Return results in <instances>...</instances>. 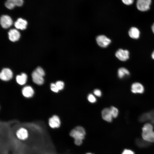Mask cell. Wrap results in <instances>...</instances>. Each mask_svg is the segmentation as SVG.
<instances>
[{
	"instance_id": "cell-1",
	"label": "cell",
	"mask_w": 154,
	"mask_h": 154,
	"mask_svg": "<svg viewBox=\"0 0 154 154\" xmlns=\"http://www.w3.org/2000/svg\"><path fill=\"white\" fill-rule=\"evenodd\" d=\"M85 134L84 129L80 126L76 127L71 131L70 133V135L74 139L75 144L77 145H80L82 144Z\"/></svg>"
},
{
	"instance_id": "cell-2",
	"label": "cell",
	"mask_w": 154,
	"mask_h": 154,
	"mask_svg": "<svg viewBox=\"0 0 154 154\" xmlns=\"http://www.w3.org/2000/svg\"><path fill=\"white\" fill-rule=\"evenodd\" d=\"M142 138L150 143H154V131L153 125L151 123H145L142 128Z\"/></svg>"
},
{
	"instance_id": "cell-3",
	"label": "cell",
	"mask_w": 154,
	"mask_h": 154,
	"mask_svg": "<svg viewBox=\"0 0 154 154\" xmlns=\"http://www.w3.org/2000/svg\"><path fill=\"white\" fill-rule=\"evenodd\" d=\"M17 138L19 140L25 141L27 140L29 137V133L27 130L23 127L18 129L15 133Z\"/></svg>"
},
{
	"instance_id": "cell-4",
	"label": "cell",
	"mask_w": 154,
	"mask_h": 154,
	"mask_svg": "<svg viewBox=\"0 0 154 154\" xmlns=\"http://www.w3.org/2000/svg\"><path fill=\"white\" fill-rule=\"evenodd\" d=\"M151 2V0H137V8L141 11H147L150 9Z\"/></svg>"
},
{
	"instance_id": "cell-5",
	"label": "cell",
	"mask_w": 154,
	"mask_h": 154,
	"mask_svg": "<svg viewBox=\"0 0 154 154\" xmlns=\"http://www.w3.org/2000/svg\"><path fill=\"white\" fill-rule=\"evenodd\" d=\"M97 42L100 47L105 48L107 47L111 43V40L104 35L98 36L96 38Z\"/></svg>"
},
{
	"instance_id": "cell-6",
	"label": "cell",
	"mask_w": 154,
	"mask_h": 154,
	"mask_svg": "<svg viewBox=\"0 0 154 154\" xmlns=\"http://www.w3.org/2000/svg\"><path fill=\"white\" fill-rule=\"evenodd\" d=\"M13 73L12 71L9 68L3 69L0 74V78L2 80L7 81L12 78Z\"/></svg>"
},
{
	"instance_id": "cell-7",
	"label": "cell",
	"mask_w": 154,
	"mask_h": 154,
	"mask_svg": "<svg viewBox=\"0 0 154 154\" xmlns=\"http://www.w3.org/2000/svg\"><path fill=\"white\" fill-rule=\"evenodd\" d=\"M0 23L2 27L7 29L12 25L13 21L11 18L9 16L3 15L1 17Z\"/></svg>"
},
{
	"instance_id": "cell-8",
	"label": "cell",
	"mask_w": 154,
	"mask_h": 154,
	"mask_svg": "<svg viewBox=\"0 0 154 154\" xmlns=\"http://www.w3.org/2000/svg\"><path fill=\"white\" fill-rule=\"evenodd\" d=\"M144 90L143 85L138 82L133 83L131 86V91L134 94H142L144 92Z\"/></svg>"
},
{
	"instance_id": "cell-9",
	"label": "cell",
	"mask_w": 154,
	"mask_h": 154,
	"mask_svg": "<svg viewBox=\"0 0 154 154\" xmlns=\"http://www.w3.org/2000/svg\"><path fill=\"white\" fill-rule=\"evenodd\" d=\"M129 53L127 50H123L120 49L116 52L115 55L120 60L125 61L129 58Z\"/></svg>"
},
{
	"instance_id": "cell-10",
	"label": "cell",
	"mask_w": 154,
	"mask_h": 154,
	"mask_svg": "<svg viewBox=\"0 0 154 154\" xmlns=\"http://www.w3.org/2000/svg\"><path fill=\"white\" fill-rule=\"evenodd\" d=\"M32 77L33 82L36 84L41 85L43 83V76L35 70L32 73Z\"/></svg>"
},
{
	"instance_id": "cell-11",
	"label": "cell",
	"mask_w": 154,
	"mask_h": 154,
	"mask_svg": "<svg viewBox=\"0 0 154 154\" xmlns=\"http://www.w3.org/2000/svg\"><path fill=\"white\" fill-rule=\"evenodd\" d=\"M60 124V118L57 116L54 115L49 119V125L52 128L54 129L59 127Z\"/></svg>"
},
{
	"instance_id": "cell-12",
	"label": "cell",
	"mask_w": 154,
	"mask_h": 154,
	"mask_svg": "<svg viewBox=\"0 0 154 154\" xmlns=\"http://www.w3.org/2000/svg\"><path fill=\"white\" fill-rule=\"evenodd\" d=\"M9 38L11 41L15 42L19 39L20 37V33L16 29H11L8 33Z\"/></svg>"
},
{
	"instance_id": "cell-13",
	"label": "cell",
	"mask_w": 154,
	"mask_h": 154,
	"mask_svg": "<svg viewBox=\"0 0 154 154\" xmlns=\"http://www.w3.org/2000/svg\"><path fill=\"white\" fill-rule=\"evenodd\" d=\"M102 116L103 119L106 121L110 122L112 121L113 117L110 108L104 109L102 112Z\"/></svg>"
},
{
	"instance_id": "cell-14",
	"label": "cell",
	"mask_w": 154,
	"mask_h": 154,
	"mask_svg": "<svg viewBox=\"0 0 154 154\" xmlns=\"http://www.w3.org/2000/svg\"><path fill=\"white\" fill-rule=\"evenodd\" d=\"M27 24V21L21 18H19L15 22V27L18 29L23 30L26 28Z\"/></svg>"
},
{
	"instance_id": "cell-15",
	"label": "cell",
	"mask_w": 154,
	"mask_h": 154,
	"mask_svg": "<svg viewBox=\"0 0 154 154\" xmlns=\"http://www.w3.org/2000/svg\"><path fill=\"white\" fill-rule=\"evenodd\" d=\"M22 92L24 97L29 98L33 96L34 94V91L31 86H26L23 88Z\"/></svg>"
},
{
	"instance_id": "cell-16",
	"label": "cell",
	"mask_w": 154,
	"mask_h": 154,
	"mask_svg": "<svg viewBox=\"0 0 154 154\" xmlns=\"http://www.w3.org/2000/svg\"><path fill=\"white\" fill-rule=\"evenodd\" d=\"M27 76L25 73H22L20 75H18L16 77L17 82L20 85H22L25 84L27 80Z\"/></svg>"
},
{
	"instance_id": "cell-17",
	"label": "cell",
	"mask_w": 154,
	"mask_h": 154,
	"mask_svg": "<svg viewBox=\"0 0 154 154\" xmlns=\"http://www.w3.org/2000/svg\"><path fill=\"white\" fill-rule=\"evenodd\" d=\"M129 35L131 38L134 39H137L139 36V31L137 28L135 27H132L129 31Z\"/></svg>"
},
{
	"instance_id": "cell-18",
	"label": "cell",
	"mask_w": 154,
	"mask_h": 154,
	"mask_svg": "<svg viewBox=\"0 0 154 154\" xmlns=\"http://www.w3.org/2000/svg\"><path fill=\"white\" fill-rule=\"evenodd\" d=\"M135 143L137 146L141 148H144L148 147L151 144L150 143L142 139L137 138L135 140Z\"/></svg>"
},
{
	"instance_id": "cell-19",
	"label": "cell",
	"mask_w": 154,
	"mask_h": 154,
	"mask_svg": "<svg viewBox=\"0 0 154 154\" xmlns=\"http://www.w3.org/2000/svg\"><path fill=\"white\" fill-rule=\"evenodd\" d=\"M129 71L125 68H121L118 70L117 75L120 78H123L129 76Z\"/></svg>"
},
{
	"instance_id": "cell-20",
	"label": "cell",
	"mask_w": 154,
	"mask_h": 154,
	"mask_svg": "<svg viewBox=\"0 0 154 154\" xmlns=\"http://www.w3.org/2000/svg\"><path fill=\"white\" fill-rule=\"evenodd\" d=\"M150 115L149 112L144 113L142 114L139 117V121L141 122H145L150 121Z\"/></svg>"
},
{
	"instance_id": "cell-21",
	"label": "cell",
	"mask_w": 154,
	"mask_h": 154,
	"mask_svg": "<svg viewBox=\"0 0 154 154\" xmlns=\"http://www.w3.org/2000/svg\"><path fill=\"white\" fill-rule=\"evenodd\" d=\"M110 109L113 118L117 117L119 113L118 109L116 108L113 106H111Z\"/></svg>"
},
{
	"instance_id": "cell-22",
	"label": "cell",
	"mask_w": 154,
	"mask_h": 154,
	"mask_svg": "<svg viewBox=\"0 0 154 154\" xmlns=\"http://www.w3.org/2000/svg\"><path fill=\"white\" fill-rule=\"evenodd\" d=\"M5 5L6 7L10 9H13L16 5L11 0H7L5 2Z\"/></svg>"
},
{
	"instance_id": "cell-23",
	"label": "cell",
	"mask_w": 154,
	"mask_h": 154,
	"mask_svg": "<svg viewBox=\"0 0 154 154\" xmlns=\"http://www.w3.org/2000/svg\"><path fill=\"white\" fill-rule=\"evenodd\" d=\"M55 84L59 90H62L64 88V85L63 82L58 81H57Z\"/></svg>"
},
{
	"instance_id": "cell-24",
	"label": "cell",
	"mask_w": 154,
	"mask_h": 154,
	"mask_svg": "<svg viewBox=\"0 0 154 154\" xmlns=\"http://www.w3.org/2000/svg\"><path fill=\"white\" fill-rule=\"evenodd\" d=\"M88 99L91 103H94L96 101V99L94 96L92 94H90L88 96Z\"/></svg>"
},
{
	"instance_id": "cell-25",
	"label": "cell",
	"mask_w": 154,
	"mask_h": 154,
	"mask_svg": "<svg viewBox=\"0 0 154 154\" xmlns=\"http://www.w3.org/2000/svg\"><path fill=\"white\" fill-rule=\"evenodd\" d=\"M51 90L54 92H58L59 90L55 83H52L50 85Z\"/></svg>"
},
{
	"instance_id": "cell-26",
	"label": "cell",
	"mask_w": 154,
	"mask_h": 154,
	"mask_svg": "<svg viewBox=\"0 0 154 154\" xmlns=\"http://www.w3.org/2000/svg\"><path fill=\"white\" fill-rule=\"evenodd\" d=\"M14 3L16 6H21L23 3V0H11Z\"/></svg>"
},
{
	"instance_id": "cell-27",
	"label": "cell",
	"mask_w": 154,
	"mask_h": 154,
	"mask_svg": "<svg viewBox=\"0 0 154 154\" xmlns=\"http://www.w3.org/2000/svg\"><path fill=\"white\" fill-rule=\"evenodd\" d=\"M149 112L150 115V123L154 125V109L150 111Z\"/></svg>"
},
{
	"instance_id": "cell-28",
	"label": "cell",
	"mask_w": 154,
	"mask_h": 154,
	"mask_svg": "<svg viewBox=\"0 0 154 154\" xmlns=\"http://www.w3.org/2000/svg\"><path fill=\"white\" fill-rule=\"evenodd\" d=\"M123 3L126 5H130L132 4L134 0H121Z\"/></svg>"
},
{
	"instance_id": "cell-29",
	"label": "cell",
	"mask_w": 154,
	"mask_h": 154,
	"mask_svg": "<svg viewBox=\"0 0 154 154\" xmlns=\"http://www.w3.org/2000/svg\"><path fill=\"white\" fill-rule=\"evenodd\" d=\"M122 154H135V153L131 150L126 149L123 151Z\"/></svg>"
},
{
	"instance_id": "cell-30",
	"label": "cell",
	"mask_w": 154,
	"mask_h": 154,
	"mask_svg": "<svg viewBox=\"0 0 154 154\" xmlns=\"http://www.w3.org/2000/svg\"><path fill=\"white\" fill-rule=\"evenodd\" d=\"M94 94L98 97H100L102 95V93L101 91L98 89H96L94 91Z\"/></svg>"
},
{
	"instance_id": "cell-31",
	"label": "cell",
	"mask_w": 154,
	"mask_h": 154,
	"mask_svg": "<svg viewBox=\"0 0 154 154\" xmlns=\"http://www.w3.org/2000/svg\"><path fill=\"white\" fill-rule=\"evenodd\" d=\"M152 29L153 32L154 33V23L153 24V25L152 26Z\"/></svg>"
},
{
	"instance_id": "cell-32",
	"label": "cell",
	"mask_w": 154,
	"mask_h": 154,
	"mask_svg": "<svg viewBox=\"0 0 154 154\" xmlns=\"http://www.w3.org/2000/svg\"><path fill=\"white\" fill-rule=\"evenodd\" d=\"M151 56L152 58L154 59V51L152 53Z\"/></svg>"
},
{
	"instance_id": "cell-33",
	"label": "cell",
	"mask_w": 154,
	"mask_h": 154,
	"mask_svg": "<svg viewBox=\"0 0 154 154\" xmlns=\"http://www.w3.org/2000/svg\"><path fill=\"white\" fill-rule=\"evenodd\" d=\"M86 154H93L91 153H87Z\"/></svg>"
}]
</instances>
